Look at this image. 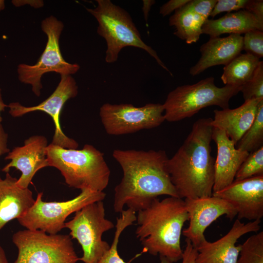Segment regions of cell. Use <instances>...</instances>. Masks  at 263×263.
<instances>
[{
	"instance_id": "obj_1",
	"label": "cell",
	"mask_w": 263,
	"mask_h": 263,
	"mask_svg": "<svg viewBox=\"0 0 263 263\" xmlns=\"http://www.w3.org/2000/svg\"><path fill=\"white\" fill-rule=\"evenodd\" d=\"M113 156L123 171L114 190L115 212L121 213L125 206L138 211L161 195L178 197L167 170L165 150L116 149Z\"/></svg>"
},
{
	"instance_id": "obj_2",
	"label": "cell",
	"mask_w": 263,
	"mask_h": 263,
	"mask_svg": "<svg viewBox=\"0 0 263 263\" xmlns=\"http://www.w3.org/2000/svg\"><path fill=\"white\" fill-rule=\"evenodd\" d=\"M212 118L198 119L167 168L179 198L194 199L211 196L215 160L211 154Z\"/></svg>"
},
{
	"instance_id": "obj_3",
	"label": "cell",
	"mask_w": 263,
	"mask_h": 263,
	"mask_svg": "<svg viewBox=\"0 0 263 263\" xmlns=\"http://www.w3.org/2000/svg\"><path fill=\"white\" fill-rule=\"evenodd\" d=\"M137 212L135 235L143 246L142 252L159 254L172 263L181 260V236L188 221L185 200L173 196L162 200L157 198Z\"/></svg>"
},
{
	"instance_id": "obj_4",
	"label": "cell",
	"mask_w": 263,
	"mask_h": 263,
	"mask_svg": "<svg viewBox=\"0 0 263 263\" xmlns=\"http://www.w3.org/2000/svg\"><path fill=\"white\" fill-rule=\"evenodd\" d=\"M49 167L57 169L70 187L103 191L109 184L110 169L104 154L90 144L81 150L50 143L46 150Z\"/></svg>"
},
{
	"instance_id": "obj_5",
	"label": "cell",
	"mask_w": 263,
	"mask_h": 263,
	"mask_svg": "<svg viewBox=\"0 0 263 263\" xmlns=\"http://www.w3.org/2000/svg\"><path fill=\"white\" fill-rule=\"evenodd\" d=\"M96 1V6L86 10L97 20L98 24L97 33L106 42L105 59L107 63L116 61L123 48L134 47L147 52L162 68L173 75L156 52L142 40L132 17L125 9L110 0Z\"/></svg>"
},
{
	"instance_id": "obj_6",
	"label": "cell",
	"mask_w": 263,
	"mask_h": 263,
	"mask_svg": "<svg viewBox=\"0 0 263 263\" xmlns=\"http://www.w3.org/2000/svg\"><path fill=\"white\" fill-rule=\"evenodd\" d=\"M240 90L241 87L235 86L218 87L211 76L193 84L178 86L168 94L163 104L165 120L179 121L210 106L228 108L230 99Z\"/></svg>"
},
{
	"instance_id": "obj_7",
	"label": "cell",
	"mask_w": 263,
	"mask_h": 263,
	"mask_svg": "<svg viewBox=\"0 0 263 263\" xmlns=\"http://www.w3.org/2000/svg\"><path fill=\"white\" fill-rule=\"evenodd\" d=\"M64 26L63 22L53 16L44 19L41 22V28L47 38L44 51L35 64L21 63L18 66L19 80L30 85L32 92L37 96L41 94V78L44 74L55 72L60 76L72 75L80 69L78 64L67 62L62 55L59 41Z\"/></svg>"
},
{
	"instance_id": "obj_8",
	"label": "cell",
	"mask_w": 263,
	"mask_h": 263,
	"mask_svg": "<svg viewBox=\"0 0 263 263\" xmlns=\"http://www.w3.org/2000/svg\"><path fill=\"white\" fill-rule=\"evenodd\" d=\"M12 241L18 249L14 263H76L79 260L68 235L26 229L15 233Z\"/></svg>"
},
{
	"instance_id": "obj_9",
	"label": "cell",
	"mask_w": 263,
	"mask_h": 263,
	"mask_svg": "<svg viewBox=\"0 0 263 263\" xmlns=\"http://www.w3.org/2000/svg\"><path fill=\"white\" fill-rule=\"evenodd\" d=\"M114 227L113 223L105 217L102 201L85 206L64 225V228L70 230L71 238L76 239L81 246L83 255L79 260L84 263H96L109 249L110 245L102 236Z\"/></svg>"
},
{
	"instance_id": "obj_10",
	"label": "cell",
	"mask_w": 263,
	"mask_h": 263,
	"mask_svg": "<svg viewBox=\"0 0 263 263\" xmlns=\"http://www.w3.org/2000/svg\"><path fill=\"white\" fill-rule=\"evenodd\" d=\"M40 192L34 204L21 217L19 223L30 230H40L49 234H57L64 228L66 218L85 206L103 201L106 193L86 189L74 198L63 202H44Z\"/></svg>"
},
{
	"instance_id": "obj_11",
	"label": "cell",
	"mask_w": 263,
	"mask_h": 263,
	"mask_svg": "<svg viewBox=\"0 0 263 263\" xmlns=\"http://www.w3.org/2000/svg\"><path fill=\"white\" fill-rule=\"evenodd\" d=\"M160 103H148L135 107L132 104H103L99 116L107 134L121 135L159 126L165 120Z\"/></svg>"
},
{
	"instance_id": "obj_12",
	"label": "cell",
	"mask_w": 263,
	"mask_h": 263,
	"mask_svg": "<svg viewBox=\"0 0 263 263\" xmlns=\"http://www.w3.org/2000/svg\"><path fill=\"white\" fill-rule=\"evenodd\" d=\"M78 94V86L72 75H61L60 80L53 93L45 100L36 106L26 107L19 102L8 105L9 113L14 117H20L35 111L44 112L50 115L55 125V133L52 144L65 149H77L78 143L63 132L60 123V115L65 103Z\"/></svg>"
},
{
	"instance_id": "obj_13",
	"label": "cell",
	"mask_w": 263,
	"mask_h": 263,
	"mask_svg": "<svg viewBox=\"0 0 263 263\" xmlns=\"http://www.w3.org/2000/svg\"><path fill=\"white\" fill-rule=\"evenodd\" d=\"M188 215L189 225L183 235L197 248L206 241L204 233L207 227L220 217L230 220L237 216L234 206L226 200L214 195L194 199H184Z\"/></svg>"
},
{
	"instance_id": "obj_14",
	"label": "cell",
	"mask_w": 263,
	"mask_h": 263,
	"mask_svg": "<svg viewBox=\"0 0 263 263\" xmlns=\"http://www.w3.org/2000/svg\"><path fill=\"white\" fill-rule=\"evenodd\" d=\"M235 208L237 219L249 221L263 217V175L234 181L223 189L212 193Z\"/></svg>"
},
{
	"instance_id": "obj_15",
	"label": "cell",
	"mask_w": 263,
	"mask_h": 263,
	"mask_svg": "<svg viewBox=\"0 0 263 263\" xmlns=\"http://www.w3.org/2000/svg\"><path fill=\"white\" fill-rule=\"evenodd\" d=\"M47 138L43 135H33L24 141V145L14 148L5 157L10 162L2 171L8 173L15 168L21 174L17 180V185L22 188H28L35 174L40 169L49 167L46 150Z\"/></svg>"
},
{
	"instance_id": "obj_16",
	"label": "cell",
	"mask_w": 263,
	"mask_h": 263,
	"mask_svg": "<svg viewBox=\"0 0 263 263\" xmlns=\"http://www.w3.org/2000/svg\"><path fill=\"white\" fill-rule=\"evenodd\" d=\"M261 222L244 223L236 219L224 236L213 242L206 240L196 248L198 254L195 263H236L241 248V244L236 245L238 239L248 233L258 231Z\"/></svg>"
},
{
	"instance_id": "obj_17",
	"label": "cell",
	"mask_w": 263,
	"mask_h": 263,
	"mask_svg": "<svg viewBox=\"0 0 263 263\" xmlns=\"http://www.w3.org/2000/svg\"><path fill=\"white\" fill-rule=\"evenodd\" d=\"M212 138L217 150L214 163V193L234 181L238 170L249 153L236 148L223 130L213 127Z\"/></svg>"
},
{
	"instance_id": "obj_18",
	"label": "cell",
	"mask_w": 263,
	"mask_h": 263,
	"mask_svg": "<svg viewBox=\"0 0 263 263\" xmlns=\"http://www.w3.org/2000/svg\"><path fill=\"white\" fill-rule=\"evenodd\" d=\"M243 36L230 34L226 37H210L200 48L201 57L189 70L192 76L197 75L209 67L226 65L243 50Z\"/></svg>"
},
{
	"instance_id": "obj_19",
	"label": "cell",
	"mask_w": 263,
	"mask_h": 263,
	"mask_svg": "<svg viewBox=\"0 0 263 263\" xmlns=\"http://www.w3.org/2000/svg\"><path fill=\"white\" fill-rule=\"evenodd\" d=\"M18 179L6 173L0 178V230L9 222L23 216L34 204L32 192L22 188Z\"/></svg>"
},
{
	"instance_id": "obj_20",
	"label": "cell",
	"mask_w": 263,
	"mask_h": 263,
	"mask_svg": "<svg viewBox=\"0 0 263 263\" xmlns=\"http://www.w3.org/2000/svg\"><path fill=\"white\" fill-rule=\"evenodd\" d=\"M261 100L244 101L241 106L233 109L214 110L211 125L223 130L236 145L253 122Z\"/></svg>"
},
{
	"instance_id": "obj_21",
	"label": "cell",
	"mask_w": 263,
	"mask_h": 263,
	"mask_svg": "<svg viewBox=\"0 0 263 263\" xmlns=\"http://www.w3.org/2000/svg\"><path fill=\"white\" fill-rule=\"evenodd\" d=\"M263 31V22L245 10L227 13L216 19L206 20L202 28V34L210 37H218L224 34H244L252 30Z\"/></svg>"
},
{
	"instance_id": "obj_22",
	"label": "cell",
	"mask_w": 263,
	"mask_h": 263,
	"mask_svg": "<svg viewBox=\"0 0 263 263\" xmlns=\"http://www.w3.org/2000/svg\"><path fill=\"white\" fill-rule=\"evenodd\" d=\"M206 20L189 10L186 5L176 10L169 19V25L176 29L174 35L188 44L196 42L202 34Z\"/></svg>"
},
{
	"instance_id": "obj_23",
	"label": "cell",
	"mask_w": 263,
	"mask_h": 263,
	"mask_svg": "<svg viewBox=\"0 0 263 263\" xmlns=\"http://www.w3.org/2000/svg\"><path fill=\"white\" fill-rule=\"evenodd\" d=\"M260 61L250 54H240L224 67L222 81L225 85L241 87L251 78Z\"/></svg>"
},
{
	"instance_id": "obj_24",
	"label": "cell",
	"mask_w": 263,
	"mask_h": 263,
	"mask_svg": "<svg viewBox=\"0 0 263 263\" xmlns=\"http://www.w3.org/2000/svg\"><path fill=\"white\" fill-rule=\"evenodd\" d=\"M135 211L128 208L121 212V216L116 218L115 231L113 243L109 249L102 256L96 263H130L125 262L119 256L117 246L122 232L127 227L133 225L136 220Z\"/></svg>"
},
{
	"instance_id": "obj_25",
	"label": "cell",
	"mask_w": 263,
	"mask_h": 263,
	"mask_svg": "<svg viewBox=\"0 0 263 263\" xmlns=\"http://www.w3.org/2000/svg\"><path fill=\"white\" fill-rule=\"evenodd\" d=\"M236 145V148L248 153L263 146V99L259 102L253 122Z\"/></svg>"
},
{
	"instance_id": "obj_26",
	"label": "cell",
	"mask_w": 263,
	"mask_h": 263,
	"mask_svg": "<svg viewBox=\"0 0 263 263\" xmlns=\"http://www.w3.org/2000/svg\"><path fill=\"white\" fill-rule=\"evenodd\" d=\"M236 263H263V231L250 236L241 244Z\"/></svg>"
},
{
	"instance_id": "obj_27",
	"label": "cell",
	"mask_w": 263,
	"mask_h": 263,
	"mask_svg": "<svg viewBox=\"0 0 263 263\" xmlns=\"http://www.w3.org/2000/svg\"><path fill=\"white\" fill-rule=\"evenodd\" d=\"M263 175V146L249 153L238 170L234 180Z\"/></svg>"
},
{
	"instance_id": "obj_28",
	"label": "cell",
	"mask_w": 263,
	"mask_h": 263,
	"mask_svg": "<svg viewBox=\"0 0 263 263\" xmlns=\"http://www.w3.org/2000/svg\"><path fill=\"white\" fill-rule=\"evenodd\" d=\"M244 101L263 99V62L260 61L251 78L241 87Z\"/></svg>"
},
{
	"instance_id": "obj_29",
	"label": "cell",
	"mask_w": 263,
	"mask_h": 263,
	"mask_svg": "<svg viewBox=\"0 0 263 263\" xmlns=\"http://www.w3.org/2000/svg\"><path fill=\"white\" fill-rule=\"evenodd\" d=\"M243 50L258 58L263 56V31H249L243 37Z\"/></svg>"
},
{
	"instance_id": "obj_30",
	"label": "cell",
	"mask_w": 263,
	"mask_h": 263,
	"mask_svg": "<svg viewBox=\"0 0 263 263\" xmlns=\"http://www.w3.org/2000/svg\"><path fill=\"white\" fill-rule=\"evenodd\" d=\"M249 0H217L210 17L213 18L218 14L232 11L244 10Z\"/></svg>"
},
{
	"instance_id": "obj_31",
	"label": "cell",
	"mask_w": 263,
	"mask_h": 263,
	"mask_svg": "<svg viewBox=\"0 0 263 263\" xmlns=\"http://www.w3.org/2000/svg\"><path fill=\"white\" fill-rule=\"evenodd\" d=\"M217 1V0H190L186 4V6L194 14L207 20Z\"/></svg>"
},
{
	"instance_id": "obj_32",
	"label": "cell",
	"mask_w": 263,
	"mask_h": 263,
	"mask_svg": "<svg viewBox=\"0 0 263 263\" xmlns=\"http://www.w3.org/2000/svg\"><path fill=\"white\" fill-rule=\"evenodd\" d=\"M190 0H170L163 5L159 9V14L163 17L170 14L172 12L182 8L187 4Z\"/></svg>"
},
{
	"instance_id": "obj_33",
	"label": "cell",
	"mask_w": 263,
	"mask_h": 263,
	"mask_svg": "<svg viewBox=\"0 0 263 263\" xmlns=\"http://www.w3.org/2000/svg\"><path fill=\"white\" fill-rule=\"evenodd\" d=\"M254 15L259 20L263 22V1L249 0L244 9Z\"/></svg>"
},
{
	"instance_id": "obj_34",
	"label": "cell",
	"mask_w": 263,
	"mask_h": 263,
	"mask_svg": "<svg viewBox=\"0 0 263 263\" xmlns=\"http://www.w3.org/2000/svg\"><path fill=\"white\" fill-rule=\"evenodd\" d=\"M186 247L183 250L182 263H195L198 252L191 242L186 239Z\"/></svg>"
},
{
	"instance_id": "obj_35",
	"label": "cell",
	"mask_w": 263,
	"mask_h": 263,
	"mask_svg": "<svg viewBox=\"0 0 263 263\" xmlns=\"http://www.w3.org/2000/svg\"><path fill=\"white\" fill-rule=\"evenodd\" d=\"M7 141L8 135L4 131L2 124L0 123V156L10 152V150L7 147Z\"/></svg>"
},
{
	"instance_id": "obj_36",
	"label": "cell",
	"mask_w": 263,
	"mask_h": 263,
	"mask_svg": "<svg viewBox=\"0 0 263 263\" xmlns=\"http://www.w3.org/2000/svg\"><path fill=\"white\" fill-rule=\"evenodd\" d=\"M155 1L153 0H143L142 12L144 18L146 22H148L149 12L152 6L155 4Z\"/></svg>"
},
{
	"instance_id": "obj_37",
	"label": "cell",
	"mask_w": 263,
	"mask_h": 263,
	"mask_svg": "<svg viewBox=\"0 0 263 263\" xmlns=\"http://www.w3.org/2000/svg\"><path fill=\"white\" fill-rule=\"evenodd\" d=\"M6 107H8V105H6L4 103L1 94V90L0 88V123H1L2 118L1 116V113L2 112L4 111V109Z\"/></svg>"
},
{
	"instance_id": "obj_38",
	"label": "cell",
	"mask_w": 263,
	"mask_h": 263,
	"mask_svg": "<svg viewBox=\"0 0 263 263\" xmlns=\"http://www.w3.org/2000/svg\"><path fill=\"white\" fill-rule=\"evenodd\" d=\"M0 263H8L5 253L0 245Z\"/></svg>"
},
{
	"instance_id": "obj_39",
	"label": "cell",
	"mask_w": 263,
	"mask_h": 263,
	"mask_svg": "<svg viewBox=\"0 0 263 263\" xmlns=\"http://www.w3.org/2000/svg\"><path fill=\"white\" fill-rule=\"evenodd\" d=\"M160 263H172L163 257H160Z\"/></svg>"
},
{
	"instance_id": "obj_40",
	"label": "cell",
	"mask_w": 263,
	"mask_h": 263,
	"mask_svg": "<svg viewBox=\"0 0 263 263\" xmlns=\"http://www.w3.org/2000/svg\"><path fill=\"white\" fill-rule=\"evenodd\" d=\"M5 8V2L3 0H0V11Z\"/></svg>"
}]
</instances>
